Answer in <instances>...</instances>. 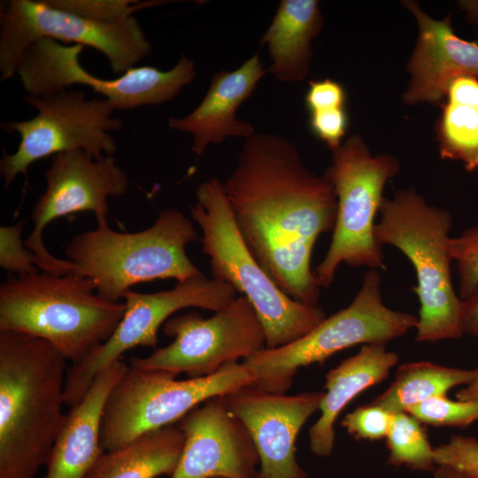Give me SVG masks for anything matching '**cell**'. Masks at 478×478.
<instances>
[{"mask_svg": "<svg viewBox=\"0 0 478 478\" xmlns=\"http://www.w3.org/2000/svg\"><path fill=\"white\" fill-rule=\"evenodd\" d=\"M437 122L442 158L459 160L466 171L478 169V107L446 101Z\"/></svg>", "mask_w": 478, "mask_h": 478, "instance_id": "d4e9b609", "label": "cell"}, {"mask_svg": "<svg viewBox=\"0 0 478 478\" xmlns=\"http://www.w3.org/2000/svg\"><path fill=\"white\" fill-rule=\"evenodd\" d=\"M224 192L248 249L289 297L318 305L320 287L311 261L322 235L333 232V185L311 171L286 137L257 133L245 139Z\"/></svg>", "mask_w": 478, "mask_h": 478, "instance_id": "6da1fadb", "label": "cell"}, {"mask_svg": "<svg viewBox=\"0 0 478 478\" xmlns=\"http://www.w3.org/2000/svg\"><path fill=\"white\" fill-rule=\"evenodd\" d=\"M127 369L118 359L101 371L88 391L72 406L45 464L44 478H86L104 451L101 447V422L107 397Z\"/></svg>", "mask_w": 478, "mask_h": 478, "instance_id": "ffe728a7", "label": "cell"}, {"mask_svg": "<svg viewBox=\"0 0 478 478\" xmlns=\"http://www.w3.org/2000/svg\"><path fill=\"white\" fill-rule=\"evenodd\" d=\"M237 297L229 284L202 274L177 282L172 289L153 293L128 289L123 295L126 310L112 336L80 364L67 367L65 401L75 405L96 376L137 346L156 349L160 326L184 308L197 307L214 312Z\"/></svg>", "mask_w": 478, "mask_h": 478, "instance_id": "5bb4252c", "label": "cell"}, {"mask_svg": "<svg viewBox=\"0 0 478 478\" xmlns=\"http://www.w3.org/2000/svg\"><path fill=\"white\" fill-rule=\"evenodd\" d=\"M436 466L451 467L467 478H478V440L474 436H452L434 447Z\"/></svg>", "mask_w": 478, "mask_h": 478, "instance_id": "1f68e13d", "label": "cell"}, {"mask_svg": "<svg viewBox=\"0 0 478 478\" xmlns=\"http://www.w3.org/2000/svg\"><path fill=\"white\" fill-rule=\"evenodd\" d=\"M447 101L478 107V79L462 75L451 81L446 92Z\"/></svg>", "mask_w": 478, "mask_h": 478, "instance_id": "e575fe53", "label": "cell"}, {"mask_svg": "<svg viewBox=\"0 0 478 478\" xmlns=\"http://www.w3.org/2000/svg\"><path fill=\"white\" fill-rule=\"evenodd\" d=\"M459 6L466 12V19L476 24L478 22V1H459Z\"/></svg>", "mask_w": 478, "mask_h": 478, "instance_id": "74e56055", "label": "cell"}, {"mask_svg": "<svg viewBox=\"0 0 478 478\" xmlns=\"http://www.w3.org/2000/svg\"><path fill=\"white\" fill-rule=\"evenodd\" d=\"M461 328L463 334L478 336V290L462 301Z\"/></svg>", "mask_w": 478, "mask_h": 478, "instance_id": "d590c367", "label": "cell"}, {"mask_svg": "<svg viewBox=\"0 0 478 478\" xmlns=\"http://www.w3.org/2000/svg\"><path fill=\"white\" fill-rule=\"evenodd\" d=\"M266 68L258 54L233 71L215 73L200 104L188 115L169 118L168 126L192 135L191 150L199 158L211 144L221 143L228 137L249 138L253 126L236 118L241 104L251 96Z\"/></svg>", "mask_w": 478, "mask_h": 478, "instance_id": "d6986e66", "label": "cell"}, {"mask_svg": "<svg viewBox=\"0 0 478 478\" xmlns=\"http://www.w3.org/2000/svg\"><path fill=\"white\" fill-rule=\"evenodd\" d=\"M322 26L318 1L281 0L261 37L271 61L266 74L281 82L305 80L311 66V42Z\"/></svg>", "mask_w": 478, "mask_h": 478, "instance_id": "7402d4cb", "label": "cell"}, {"mask_svg": "<svg viewBox=\"0 0 478 478\" xmlns=\"http://www.w3.org/2000/svg\"><path fill=\"white\" fill-rule=\"evenodd\" d=\"M95 290L91 280L73 272L11 274L0 286V331L44 339L78 365L112 336L126 310Z\"/></svg>", "mask_w": 478, "mask_h": 478, "instance_id": "3957f363", "label": "cell"}, {"mask_svg": "<svg viewBox=\"0 0 478 478\" xmlns=\"http://www.w3.org/2000/svg\"><path fill=\"white\" fill-rule=\"evenodd\" d=\"M185 442L179 465L170 478H257L259 457L226 396L213 397L180 419Z\"/></svg>", "mask_w": 478, "mask_h": 478, "instance_id": "e0dca14e", "label": "cell"}, {"mask_svg": "<svg viewBox=\"0 0 478 478\" xmlns=\"http://www.w3.org/2000/svg\"><path fill=\"white\" fill-rule=\"evenodd\" d=\"M50 5L100 23H118L133 16L137 10L155 3L132 0H45Z\"/></svg>", "mask_w": 478, "mask_h": 478, "instance_id": "83f0119b", "label": "cell"}, {"mask_svg": "<svg viewBox=\"0 0 478 478\" xmlns=\"http://www.w3.org/2000/svg\"><path fill=\"white\" fill-rule=\"evenodd\" d=\"M309 113V129L331 150L342 144L349 127V115L345 107L315 111Z\"/></svg>", "mask_w": 478, "mask_h": 478, "instance_id": "d6a6232c", "label": "cell"}, {"mask_svg": "<svg viewBox=\"0 0 478 478\" xmlns=\"http://www.w3.org/2000/svg\"><path fill=\"white\" fill-rule=\"evenodd\" d=\"M42 38L91 47L104 54L116 74H123L151 52L134 16L100 23L55 8L45 0H11L0 9L1 81L14 77L27 50Z\"/></svg>", "mask_w": 478, "mask_h": 478, "instance_id": "8fae6325", "label": "cell"}, {"mask_svg": "<svg viewBox=\"0 0 478 478\" xmlns=\"http://www.w3.org/2000/svg\"><path fill=\"white\" fill-rule=\"evenodd\" d=\"M379 212L374 232L376 242L397 248L415 270L417 284L412 290L420 304L416 340L460 338L462 300L451 276V212L428 204L413 189L384 197Z\"/></svg>", "mask_w": 478, "mask_h": 478, "instance_id": "277c9868", "label": "cell"}, {"mask_svg": "<svg viewBox=\"0 0 478 478\" xmlns=\"http://www.w3.org/2000/svg\"><path fill=\"white\" fill-rule=\"evenodd\" d=\"M27 220L0 227V266L17 276L38 273L36 256L24 245L21 234Z\"/></svg>", "mask_w": 478, "mask_h": 478, "instance_id": "f546056e", "label": "cell"}, {"mask_svg": "<svg viewBox=\"0 0 478 478\" xmlns=\"http://www.w3.org/2000/svg\"><path fill=\"white\" fill-rule=\"evenodd\" d=\"M160 370L127 369L111 390L103 412L100 443L118 449L147 431L176 423L206 400L252 385L256 374L243 362H228L216 373L187 380Z\"/></svg>", "mask_w": 478, "mask_h": 478, "instance_id": "9c48e42d", "label": "cell"}, {"mask_svg": "<svg viewBox=\"0 0 478 478\" xmlns=\"http://www.w3.org/2000/svg\"><path fill=\"white\" fill-rule=\"evenodd\" d=\"M381 285L379 271L369 269L347 307L327 317L298 340L274 349L266 348L243 359L256 374L251 386L285 394L300 367L322 365L334 354L358 344L385 345L415 328L418 316L384 305Z\"/></svg>", "mask_w": 478, "mask_h": 478, "instance_id": "52a82bcc", "label": "cell"}, {"mask_svg": "<svg viewBox=\"0 0 478 478\" xmlns=\"http://www.w3.org/2000/svg\"><path fill=\"white\" fill-rule=\"evenodd\" d=\"M452 260L459 276V297L464 301L478 290V225L451 238Z\"/></svg>", "mask_w": 478, "mask_h": 478, "instance_id": "f1b7e54d", "label": "cell"}, {"mask_svg": "<svg viewBox=\"0 0 478 478\" xmlns=\"http://www.w3.org/2000/svg\"><path fill=\"white\" fill-rule=\"evenodd\" d=\"M398 355L385 345L364 344L326 374L320 415L309 429L310 448L320 457L329 456L335 444V423L342 411L364 390L382 382L397 365Z\"/></svg>", "mask_w": 478, "mask_h": 478, "instance_id": "44dd1931", "label": "cell"}, {"mask_svg": "<svg viewBox=\"0 0 478 478\" xmlns=\"http://www.w3.org/2000/svg\"><path fill=\"white\" fill-rule=\"evenodd\" d=\"M212 478H222V477H212Z\"/></svg>", "mask_w": 478, "mask_h": 478, "instance_id": "ab89813d", "label": "cell"}, {"mask_svg": "<svg viewBox=\"0 0 478 478\" xmlns=\"http://www.w3.org/2000/svg\"><path fill=\"white\" fill-rule=\"evenodd\" d=\"M393 413L369 403L347 413L341 425L357 440L378 441L386 438Z\"/></svg>", "mask_w": 478, "mask_h": 478, "instance_id": "4dcf8cb0", "label": "cell"}, {"mask_svg": "<svg viewBox=\"0 0 478 478\" xmlns=\"http://www.w3.org/2000/svg\"><path fill=\"white\" fill-rule=\"evenodd\" d=\"M347 95L343 86L329 78L312 80L305 96L308 112L345 107Z\"/></svg>", "mask_w": 478, "mask_h": 478, "instance_id": "836d02e7", "label": "cell"}, {"mask_svg": "<svg viewBox=\"0 0 478 478\" xmlns=\"http://www.w3.org/2000/svg\"><path fill=\"white\" fill-rule=\"evenodd\" d=\"M456 399L478 404V374L469 384L457 391Z\"/></svg>", "mask_w": 478, "mask_h": 478, "instance_id": "8d00e7d4", "label": "cell"}, {"mask_svg": "<svg viewBox=\"0 0 478 478\" xmlns=\"http://www.w3.org/2000/svg\"><path fill=\"white\" fill-rule=\"evenodd\" d=\"M433 474L434 478H467L456 470L444 466H436Z\"/></svg>", "mask_w": 478, "mask_h": 478, "instance_id": "f35d334b", "label": "cell"}, {"mask_svg": "<svg viewBox=\"0 0 478 478\" xmlns=\"http://www.w3.org/2000/svg\"><path fill=\"white\" fill-rule=\"evenodd\" d=\"M196 198L190 214L202 231L199 242L209 258L212 278L229 284L249 300L263 326L266 349L298 340L327 318L320 306L285 294L256 260L235 225L222 181H203Z\"/></svg>", "mask_w": 478, "mask_h": 478, "instance_id": "5b68a950", "label": "cell"}, {"mask_svg": "<svg viewBox=\"0 0 478 478\" xmlns=\"http://www.w3.org/2000/svg\"><path fill=\"white\" fill-rule=\"evenodd\" d=\"M199 240L192 221L177 209L159 212L150 227L117 232L108 225L76 235L66 245L73 273L91 280L102 297L119 302L132 286L155 280L177 282L202 275L186 253Z\"/></svg>", "mask_w": 478, "mask_h": 478, "instance_id": "8992f818", "label": "cell"}, {"mask_svg": "<svg viewBox=\"0 0 478 478\" xmlns=\"http://www.w3.org/2000/svg\"><path fill=\"white\" fill-rule=\"evenodd\" d=\"M385 439L389 465L425 472H433L436 467L434 447L424 425L407 412L393 413Z\"/></svg>", "mask_w": 478, "mask_h": 478, "instance_id": "484cf974", "label": "cell"}, {"mask_svg": "<svg viewBox=\"0 0 478 478\" xmlns=\"http://www.w3.org/2000/svg\"><path fill=\"white\" fill-rule=\"evenodd\" d=\"M323 396L320 391L274 394L251 385L226 395L230 412L244 424L257 449V478H307L297 460L296 442Z\"/></svg>", "mask_w": 478, "mask_h": 478, "instance_id": "2e32d148", "label": "cell"}, {"mask_svg": "<svg viewBox=\"0 0 478 478\" xmlns=\"http://www.w3.org/2000/svg\"><path fill=\"white\" fill-rule=\"evenodd\" d=\"M46 189L32 211L34 228L24 245L37 258L39 270L63 275L75 266L56 258L42 242L44 228L56 219L79 212H92L97 226H105L109 197H122L128 189V178L112 156L94 158L83 150L56 154L44 173Z\"/></svg>", "mask_w": 478, "mask_h": 478, "instance_id": "9a60e30c", "label": "cell"}, {"mask_svg": "<svg viewBox=\"0 0 478 478\" xmlns=\"http://www.w3.org/2000/svg\"><path fill=\"white\" fill-rule=\"evenodd\" d=\"M403 3L419 24L417 44L408 63L412 79L404 100L410 104H441L452 80L478 76V43L459 37L450 17L436 20L415 2Z\"/></svg>", "mask_w": 478, "mask_h": 478, "instance_id": "ac0fdd59", "label": "cell"}, {"mask_svg": "<svg viewBox=\"0 0 478 478\" xmlns=\"http://www.w3.org/2000/svg\"><path fill=\"white\" fill-rule=\"evenodd\" d=\"M163 332L173 341L149 356L131 357L129 366L203 377L266 348L261 321L241 295L209 318L197 312L173 316L164 323Z\"/></svg>", "mask_w": 478, "mask_h": 478, "instance_id": "4fadbf2b", "label": "cell"}, {"mask_svg": "<svg viewBox=\"0 0 478 478\" xmlns=\"http://www.w3.org/2000/svg\"><path fill=\"white\" fill-rule=\"evenodd\" d=\"M83 49L82 45H68L50 38L34 42L16 72L27 95L42 96L79 84L104 96L114 110L123 111L169 102L196 77L194 61L181 55L167 71L135 66L115 79L98 78L81 65Z\"/></svg>", "mask_w": 478, "mask_h": 478, "instance_id": "7c38bea8", "label": "cell"}, {"mask_svg": "<svg viewBox=\"0 0 478 478\" xmlns=\"http://www.w3.org/2000/svg\"><path fill=\"white\" fill-rule=\"evenodd\" d=\"M477 374L478 368L448 367L430 361L406 363L399 366L389 388L371 403L392 413L405 412L412 405L469 384Z\"/></svg>", "mask_w": 478, "mask_h": 478, "instance_id": "cb8c5ba5", "label": "cell"}, {"mask_svg": "<svg viewBox=\"0 0 478 478\" xmlns=\"http://www.w3.org/2000/svg\"><path fill=\"white\" fill-rule=\"evenodd\" d=\"M66 358L44 339L0 331V478H35L66 419Z\"/></svg>", "mask_w": 478, "mask_h": 478, "instance_id": "7a4b0ae2", "label": "cell"}, {"mask_svg": "<svg viewBox=\"0 0 478 478\" xmlns=\"http://www.w3.org/2000/svg\"><path fill=\"white\" fill-rule=\"evenodd\" d=\"M405 412L423 425L434 427L466 428L478 420V404L451 400L447 395L412 405Z\"/></svg>", "mask_w": 478, "mask_h": 478, "instance_id": "4316f807", "label": "cell"}, {"mask_svg": "<svg viewBox=\"0 0 478 478\" xmlns=\"http://www.w3.org/2000/svg\"><path fill=\"white\" fill-rule=\"evenodd\" d=\"M176 423L147 431L123 446L104 451L86 478H157L172 476L184 447Z\"/></svg>", "mask_w": 478, "mask_h": 478, "instance_id": "603a6c76", "label": "cell"}, {"mask_svg": "<svg viewBox=\"0 0 478 478\" xmlns=\"http://www.w3.org/2000/svg\"><path fill=\"white\" fill-rule=\"evenodd\" d=\"M324 175L334 187L337 215L332 240L323 259L312 269L320 288H328L341 264L386 269L382 246L374 238L375 216L386 182L399 169L389 154L372 156L355 135L332 150Z\"/></svg>", "mask_w": 478, "mask_h": 478, "instance_id": "ba28073f", "label": "cell"}, {"mask_svg": "<svg viewBox=\"0 0 478 478\" xmlns=\"http://www.w3.org/2000/svg\"><path fill=\"white\" fill-rule=\"evenodd\" d=\"M24 101L37 110L30 120L1 124L20 141L12 154L4 152L0 174L7 189L19 174L27 177L35 162L58 153L83 150L94 158L112 156L117 144L112 131L123 128L121 120L104 98L87 99L82 90H59L42 96H25Z\"/></svg>", "mask_w": 478, "mask_h": 478, "instance_id": "30bf717a", "label": "cell"}]
</instances>
